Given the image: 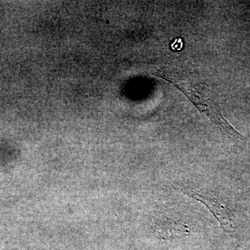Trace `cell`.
<instances>
[{
  "instance_id": "4",
  "label": "cell",
  "mask_w": 250,
  "mask_h": 250,
  "mask_svg": "<svg viewBox=\"0 0 250 250\" xmlns=\"http://www.w3.org/2000/svg\"><path fill=\"white\" fill-rule=\"evenodd\" d=\"M172 48L174 49H180L182 47V41L181 39H179V42L177 43V41L176 40L172 45Z\"/></svg>"
},
{
  "instance_id": "3",
  "label": "cell",
  "mask_w": 250,
  "mask_h": 250,
  "mask_svg": "<svg viewBox=\"0 0 250 250\" xmlns=\"http://www.w3.org/2000/svg\"><path fill=\"white\" fill-rule=\"evenodd\" d=\"M155 230L163 238H177L188 236L190 229L187 225L178 220L167 218L155 223Z\"/></svg>"
},
{
  "instance_id": "2",
  "label": "cell",
  "mask_w": 250,
  "mask_h": 250,
  "mask_svg": "<svg viewBox=\"0 0 250 250\" xmlns=\"http://www.w3.org/2000/svg\"><path fill=\"white\" fill-rule=\"evenodd\" d=\"M181 191L204 204L214 215L224 231L229 233L235 231L236 223L234 215L218 195L207 190L187 187H181Z\"/></svg>"
},
{
  "instance_id": "1",
  "label": "cell",
  "mask_w": 250,
  "mask_h": 250,
  "mask_svg": "<svg viewBox=\"0 0 250 250\" xmlns=\"http://www.w3.org/2000/svg\"><path fill=\"white\" fill-rule=\"evenodd\" d=\"M175 85L192 102L202 116L207 118L217 129L233 142L245 144L246 138L236 131L223 116L221 109L211 93L201 82L197 81L191 75L184 72L170 70H159L155 73Z\"/></svg>"
}]
</instances>
